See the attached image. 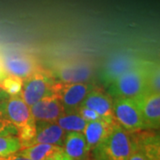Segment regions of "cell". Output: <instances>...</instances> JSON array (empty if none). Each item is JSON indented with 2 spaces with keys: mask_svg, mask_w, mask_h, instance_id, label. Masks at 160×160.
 Returning a JSON list of instances; mask_svg holds the SVG:
<instances>
[{
  "mask_svg": "<svg viewBox=\"0 0 160 160\" xmlns=\"http://www.w3.org/2000/svg\"><path fill=\"white\" fill-rule=\"evenodd\" d=\"M132 150L131 133L118 124L91 151L90 160H128Z\"/></svg>",
  "mask_w": 160,
  "mask_h": 160,
  "instance_id": "obj_1",
  "label": "cell"
},
{
  "mask_svg": "<svg viewBox=\"0 0 160 160\" xmlns=\"http://www.w3.org/2000/svg\"><path fill=\"white\" fill-rule=\"evenodd\" d=\"M147 92L144 61L135 69L118 78L109 86V93L113 99L131 98L136 99Z\"/></svg>",
  "mask_w": 160,
  "mask_h": 160,
  "instance_id": "obj_2",
  "label": "cell"
},
{
  "mask_svg": "<svg viewBox=\"0 0 160 160\" xmlns=\"http://www.w3.org/2000/svg\"><path fill=\"white\" fill-rule=\"evenodd\" d=\"M56 82L51 71L38 67L27 78L23 79L21 97L29 107L41 99L52 95V88Z\"/></svg>",
  "mask_w": 160,
  "mask_h": 160,
  "instance_id": "obj_3",
  "label": "cell"
},
{
  "mask_svg": "<svg viewBox=\"0 0 160 160\" xmlns=\"http://www.w3.org/2000/svg\"><path fill=\"white\" fill-rule=\"evenodd\" d=\"M113 115L117 124L129 133L146 130L142 116L135 99H114Z\"/></svg>",
  "mask_w": 160,
  "mask_h": 160,
  "instance_id": "obj_4",
  "label": "cell"
},
{
  "mask_svg": "<svg viewBox=\"0 0 160 160\" xmlns=\"http://www.w3.org/2000/svg\"><path fill=\"white\" fill-rule=\"evenodd\" d=\"M50 71L56 81L63 83H88L93 76L92 64L85 60L61 61Z\"/></svg>",
  "mask_w": 160,
  "mask_h": 160,
  "instance_id": "obj_5",
  "label": "cell"
},
{
  "mask_svg": "<svg viewBox=\"0 0 160 160\" xmlns=\"http://www.w3.org/2000/svg\"><path fill=\"white\" fill-rule=\"evenodd\" d=\"M94 87L90 83H63L56 81L52 88V95L62 102L65 113L75 112L87 93Z\"/></svg>",
  "mask_w": 160,
  "mask_h": 160,
  "instance_id": "obj_6",
  "label": "cell"
},
{
  "mask_svg": "<svg viewBox=\"0 0 160 160\" xmlns=\"http://www.w3.org/2000/svg\"><path fill=\"white\" fill-rule=\"evenodd\" d=\"M142 60L132 53H117L109 59L102 69L100 78L105 86H109L120 76L138 67Z\"/></svg>",
  "mask_w": 160,
  "mask_h": 160,
  "instance_id": "obj_7",
  "label": "cell"
},
{
  "mask_svg": "<svg viewBox=\"0 0 160 160\" xmlns=\"http://www.w3.org/2000/svg\"><path fill=\"white\" fill-rule=\"evenodd\" d=\"M6 74L22 79L27 78L39 67L31 54L22 52L12 51L0 53Z\"/></svg>",
  "mask_w": 160,
  "mask_h": 160,
  "instance_id": "obj_8",
  "label": "cell"
},
{
  "mask_svg": "<svg viewBox=\"0 0 160 160\" xmlns=\"http://www.w3.org/2000/svg\"><path fill=\"white\" fill-rule=\"evenodd\" d=\"M4 114L17 129L36 123L29 107L24 102L21 95H12L1 102Z\"/></svg>",
  "mask_w": 160,
  "mask_h": 160,
  "instance_id": "obj_9",
  "label": "cell"
},
{
  "mask_svg": "<svg viewBox=\"0 0 160 160\" xmlns=\"http://www.w3.org/2000/svg\"><path fill=\"white\" fill-rule=\"evenodd\" d=\"M146 130H157L160 125V93L145 92L135 99Z\"/></svg>",
  "mask_w": 160,
  "mask_h": 160,
  "instance_id": "obj_10",
  "label": "cell"
},
{
  "mask_svg": "<svg viewBox=\"0 0 160 160\" xmlns=\"http://www.w3.org/2000/svg\"><path fill=\"white\" fill-rule=\"evenodd\" d=\"M155 130H142L131 133L134 149H138L147 160H160L159 134Z\"/></svg>",
  "mask_w": 160,
  "mask_h": 160,
  "instance_id": "obj_11",
  "label": "cell"
},
{
  "mask_svg": "<svg viewBox=\"0 0 160 160\" xmlns=\"http://www.w3.org/2000/svg\"><path fill=\"white\" fill-rule=\"evenodd\" d=\"M113 102L114 99L109 92L94 86L87 93L81 106L96 111L102 118L114 119Z\"/></svg>",
  "mask_w": 160,
  "mask_h": 160,
  "instance_id": "obj_12",
  "label": "cell"
},
{
  "mask_svg": "<svg viewBox=\"0 0 160 160\" xmlns=\"http://www.w3.org/2000/svg\"><path fill=\"white\" fill-rule=\"evenodd\" d=\"M36 135L28 147L38 143L53 144L62 147L67 132L64 131L55 121H36Z\"/></svg>",
  "mask_w": 160,
  "mask_h": 160,
  "instance_id": "obj_13",
  "label": "cell"
},
{
  "mask_svg": "<svg viewBox=\"0 0 160 160\" xmlns=\"http://www.w3.org/2000/svg\"><path fill=\"white\" fill-rule=\"evenodd\" d=\"M29 109L36 121H55L65 113L62 102L53 95L41 99Z\"/></svg>",
  "mask_w": 160,
  "mask_h": 160,
  "instance_id": "obj_14",
  "label": "cell"
},
{
  "mask_svg": "<svg viewBox=\"0 0 160 160\" xmlns=\"http://www.w3.org/2000/svg\"><path fill=\"white\" fill-rule=\"evenodd\" d=\"M117 122L115 119L100 118L95 121L87 122L83 131L87 146L92 151L99 143L102 142L113 130Z\"/></svg>",
  "mask_w": 160,
  "mask_h": 160,
  "instance_id": "obj_15",
  "label": "cell"
},
{
  "mask_svg": "<svg viewBox=\"0 0 160 160\" xmlns=\"http://www.w3.org/2000/svg\"><path fill=\"white\" fill-rule=\"evenodd\" d=\"M31 160H69L62 146L38 143L18 151Z\"/></svg>",
  "mask_w": 160,
  "mask_h": 160,
  "instance_id": "obj_16",
  "label": "cell"
},
{
  "mask_svg": "<svg viewBox=\"0 0 160 160\" xmlns=\"http://www.w3.org/2000/svg\"><path fill=\"white\" fill-rule=\"evenodd\" d=\"M62 148L69 160H90L91 151L83 132H67Z\"/></svg>",
  "mask_w": 160,
  "mask_h": 160,
  "instance_id": "obj_17",
  "label": "cell"
},
{
  "mask_svg": "<svg viewBox=\"0 0 160 160\" xmlns=\"http://www.w3.org/2000/svg\"><path fill=\"white\" fill-rule=\"evenodd\" d=\"M55 122L67 132H83L87 124L86 120L83 119L77 111L64 113L61 117H59L55 120Z\"/></svg>",
  "mask_w": 160,
  "mask_h": 160,
  "instance_id": "obj_18",
  "label": "cell"
},
{
  "mask_svg": "<svg viewBox=\"0 0 160 160\" xmlns=\"http://www.w3.org/2000/svg\"><path fill=\"white\" fill-rule=\"evenodd\" d=\"M144 69L147 92L160 93L159 63L150 61H144Z\"/></svg>",
  "mask_w": 160,
  "mask_h": 160,
  "instance_id": "obj_19",
  "label": "cell"
},
{
  "mask_svg": "<svg viewBox=\"0 0 160 160\" xmlns=\"http://www.w3.org/2000/svg\"><path fill=\"white\" fill-rule=\"evenodd\" d=\"M23 85V79L7 75L2 80H0V90L5 92L8 96L19 95L21 93Z\"/></svg>",
  "mask_w": 160,
  "mask_h": 160,
  "instance_id": "obj_20",
  "label": "cell"
},
{
  "mask_svg": "<svg viewBox=\"0 0 160 160\" xmlns=\"http://www.w3.org/2000/svg\"><path fill=\"white\" fill-rule=\"evenodd\" d=\"M21 149V142L17 136H0V157L16 153Z\"/></svg>",
  "mask_w": 160,
  "mask_h": 160,
  "instance_id": "obj_21",
  "label": "cell"
},
{
  "mask_svg": "<svg viewBox=\"0 0 160 160\" xmlns=\"http://www.w3.org/2000/svg\"><path fill=\"white\" fill-rule=\"evenodd\" d=\"M17 135V128L12 124L4 114L2 104L0 102V136Z\"/></svg>",
  "mask_w": 160,
  "mask_h": 160,
  "instance_id": "obj_22",
  "label": "cell"
},
{
  "mask_svg": "<svg viewBox=\"0 0 160 160\" xmlns=\"http://www.w3.org/2000/svg\"><path fill=\"white\" fill-rule=\"evenodd\" d=\"M77 112L80 115V117L86 122H91V121H95V120L102 118L96 111L92 110L91 109H88L84 106H80L78 109H77Z\"/></svg>",
  "mask_w": 160,
  "mask_h": 160,
  "instance_id": "obj_23",
  "label": "cell"
},
{
  "mask_svg": "<svg viewBox=\"0 0 160 160\" xmlns=\"http://www.w3.org/2000/svg\"><path fill=\"white\" fill-rule=\"evenodd\" d=\"M0 160H31L26 158V157H23L22 155L20 154L19 152L16 153H13V154L8 155L6 157H0Z\"/></svg>",
  "mask_w": 160,
  "mask_h": 160,
  "instance_id": "obj_24",
  "label": "cell"
},
{
  "mask_svg": "<svg viewBox=\"0 0 160 160\" xmlns=\"http://www.w3.org/2000/svg\"><path fill=\"white\" fill-rule=\"evenodd\" d=\"M128 160H147V158L138 149H134V147L132 145V150L131 155H130Z\"/></svg>",
  "mask_w": 160,
  "mask_h": 160,
  "instance_id": "obj_25",
  "label": "cell"
},
{
  "mask_svg": "<svg viewBox=\"0 0 160 160\" xmlns=\"http://www.w3.org/2000/svg\"><path fill=\"white\" fill-rule=\"evenodd\" d=\"M6 70L4 69V66H3V62H2V59H1V55H0V80H2L5 77H6Z\"/></svg>",
  "mask_w": 160,
  "mask_h": 160,
  "instance_id": "obj_26",
  "label": "cell"
},
{
  "mask_svg": "<svg viewBox=\"0 0 160 160\" xmlns=\"http://www.w3.org/2000/svg\"><path fill=\"white\" fill-rule=\"evenodd\" d=\"M8 97V95L6 94L5 92H3L2 90H0V102H3L5 99H6V98Z\"/></svg>",
  "mask_w": 160,
  "mask_h": 160,
  "instance_id": "obj_27",
  "label": "cell"
}]
</instances>
